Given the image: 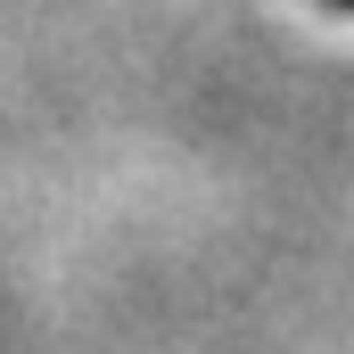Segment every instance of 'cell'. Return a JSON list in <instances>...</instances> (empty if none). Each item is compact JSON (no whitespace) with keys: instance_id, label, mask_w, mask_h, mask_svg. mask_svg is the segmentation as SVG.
Instances as JSON below:
<instances>
[{"instance_id":"cell-1","label":"cell","mask_w":354,"mask_h":354,"mask_svg":"<svg viewBox=\"0 0 354 354\" xmlns=\"http://www.w3.org/2000/svg\"><path fill=\"white\" fill-rule=\"evenodd\" d=\"M330 8H354V0H330Z\"/></svg>"}]
</instances>
